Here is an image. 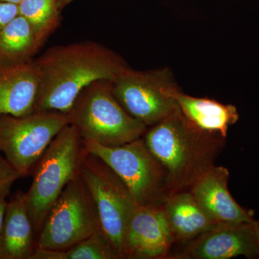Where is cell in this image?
Here are the masks:
<instances>
[{"instance_id":"cell-17","label":"cell","mask_w":259,"mask_h":259,"mask_svg":"<svg viewBox=\"0 0 259 259\" xmlns=\"http://www.w3.org/2000/svg\"><path fill=\"white\" fill-rule=\"evenodd\" d=\"M40 47L31 25L21 15L15 17L0 32V61L30 60Z\"/></svg>"},{"instance_id":"cell-18","label":"cell","mask_w":259,"mask_h":259,"mask_svg":"<svg viewBox=\"0 0 259 259\" xmlns=\"http://www.w3.org/2000/svg\"><path fill=\"white\" fill-rule=\"evenodd\" d=\"M118 252L100 229L83 241L64 250L35 248L30 259H118Z\"/></svg>"},{"instance_id":"cell-2","label":"cell","mask_w":259,"mask_h":259,"mask_svg":"<svg viewBox=\"0 0 259 259\" xmlns=\"http://www.w3.org/2000/svg\"><path fill=\"white\" fill-rule=\"evenodd\" d=\"M222 139L196 127L180 107L153 125L144 141L164 171V194L171 195L192 187L214 166Z\"/></svg>"},{"instance_id":"cell-26","label":"cell","mask_w":259,"mask_h":259,"mask_svg":"<svg viewBox=\"0 0 259 259\" xmlns=\"http://www.w3.org/2000/svg\"><path fill=\"white\" fill-rule=\"evenodd\" d=\"M258 224H259V221H258Z\"/></svg>"},{"instance_id":"cell-5","label":"cell","mask_w":259,"mask_h":259,"mask_svg":"<svg viewBox=\"0 0 259 259\" xmlns=\"http://www.w3.org/2000/svg\"><path fill=\"white\" fill-rule=\"evenodd\" d=\"M80 175L96 207L100 231L124 258L127 226L139 203L115 172L84 148Z\"/></svg>"},{"instance_id":"cell-14","label":"cell","mask_w":259,"mask_h":259,"mask_svg":"<svg viewBox=\"0 0 259 259\" xmlns=\"http://www.w3.org/2000/svg\"><path fill=\"white\" fill-rule=\"evenodd\" d=\"M35 231L27 206L26 194L18 192L7 204L0 241V259H30Z\"/></svg>"},{"instance_id":"cell-25","label":"cell","mask_w":259,"mask_h":259,"mask_svg":"<svg viewBox=\"0 0 259 259\" xmlns=\"http://www.w3.org/2000/svg\"><path fill=\"white\" fill-rule=\"evenodd\" d=\"M255 234H256V241L258 243V257H259V224L257 223L256 227H255Z\"/></svg>"},{"instance_id":"cell-15","label":"cell","mask_w":259,"mask_h":259,"mask_svg":"<svg viewBox=\"0 0 259 259\" xmlns=\"http://www.w3.org/2000/svg\"><path fill=\"white\" fill-rule=\"evenodd\" d=\"M163 209L177 241L194 239L219 223L209 217L190 191L168 196Z\"/></svg>"},{"instance_id":"cell-16","label":"cell","mask_w":259,"mask_h":259,"mask_svg":"<svg viewBox=\"0 0 259 259\" xmlns=\"http://www.w3.org/2000/svg\"><path fill=\"white\" fill-rule=\"evenodd\" d=\"M177 100L181 111L196 127L205 132L220 135L225 139L230 126L239 119L238 110L233 105L181 93Z\"/></svg>"},{"instance_id":"cell-6","label":"cell","mask_w":259,"mask_h":259,"mask_svg":"<svg viewBox=\"0 0 259 259\" xmlns=\"http://www.w3.org/2000/svg\"><path fill=\"white\" fill-rule=\"evenodd\" d=\"M98 229L100 228L96 207L79 172L70 181L51 207L35 248L66 250Z\"/></svg>"},{"instance_id":"cell-24","label":"cell","mask_w":259,"mask_h":259,"mask_svg":"<svg viewBox=\"0 0 259 259\" xmlns=\"http://www.w3.org/2000/svg\"><path fill=\"white\" fill-rule=\"evenodd\" d=\"M23 0H0V2H3V3H13V4L18 5L20 4Z\"/></svg>"},{"instance_id":"cell-12","label":"cell","mask_w":259,"mask_h":259,"mask_svg":"<svg viewBox=\"0 0 259 259\" xmlns=\"http://www.w3.org/2000/svg\"><path fill=\"white\" fill-rule=\"evenodd\" d=\"M230 174L212 166L191 187V193L207 214L219 223H253L250 212L241 207L228 190Z\"/></svg>"},{"instance_id":"cell-13","label":"cell","mask_w":259,"mask_h":259,"mask_svg":"<svg viewBox=\"0 0 259 259\" xmlns=\"http://www.w3.org/2000/svg\"><path fill=\"white\" fill-rule=\"evenodd\" d=\"M39 76L33 59L0 61V115L24 116L35 112Z\"/></svg>"},{"instance_id":"cell-3","label":"cell","mask_w":259,"mask_h":259,"mask_svg":"<svg viewBox=\"0 0 259 259\" xmlns=\"http://www.w3.org/2000/svg\"><path fill=\"white\" fill-rule=\"evenodd\" d=\"M66 114L69 124L77 130L81 139L103 146L127 144L140 139L147 128L121 106L108 80L87 87Z\"/></svg>"},{"instance_id":"cell-20","label":"cell","mask_w":259,"mask_h":259,"mask_svg":"<svg viewBox=\"0 0 259 259\" xmlns=\"http://www.w3.org/2000/svg\"><path fill=\"white\" fill-rule=\"evenodd\" d=\"M21 177V175L0 153V195L8 196L12 185Z\"/></svg>"},{"instance_id":"cell-23","label":"cell","mask_w":259,"mask_h":259,"mask_svg":"<svg viewBox=\"0 0 259 259\" xmlns=\"http://www.w3.org/2000/svg\"><path fill=\"white\" fill-rule=\"evenodd\" d=\"M73 0H57L58 5L60 10H62L66 5H69Z\"/></svg>"},{"instance_id":"cell-10","label":"cell","mask_w":259,"mask_h":259,"mask_svg":"<svg viewBox=\"0 0 259 259\" xmlns=\"http://www.w3.org/2000/svg\"><path fill=\"white\" fill-rule=\"evenodd\" d=\"M175 241L163 208L138 204L131 219L124 245V258L165 256Z\"/></svg>"},{"instance_id":"cell-4","label":"cell","mask_w":259,"mask_h":259,"mask_svg":"<svg viewBox=\"0 0 259 259\" xmlns=\"http://www.w3.org/2000/svg\"><path fill=\"white\" fill-rule=\"evenodd\" d=\"M83 152L77 130L68 124L59 131L33 169L27 206L35 231L40 232L49 211L68 183L79 175Z\"/></svg>"},{"instance_id":"cell-21","label":"cell","mask_w":259,"mask_h":259,"mask_svg":"<svg viewBox=\"0 0 259 259\" xmlns=\"http://www.w3.org/2000/svg\"><path fill=\"white\" fill-rule=\"evenodd\" d=\"M18 15V5L0 2V32Z\"/></svg>"},{"instance_id":"cell-7","label":"cell","mask_w":259,"mask_h":259,"mask_svg":"<svg viewBox=\"0 0 259 259\" xmlns=\"http://www.w3.org/2000/svg\"><path fill=\"white\" fill-rule=\"evenodd\" d=\"M67 115L58 111L0 115V153L21 175L28 176L63 127Z\"/></svg>"},{"instance_id":"cell-19","label":"cell","mask_w":259,"mask_h":259,"mask_svg":"<svg viewBox=\"0 0 259 259\" xmlns=\"http://www.w3.org/2000/svg\"><path fill=\"white\" fill-rule=\"evenodd\" d=\"M18 10L31 25L41 46L60 24L57 0H23Z\"/></svg>"},{"instance_id":"cell-9","label":"cell","mask_w":259,"mask_h":259,"mask_svg":"<svg viewBox=\"0 0 259 259\" xmlns=\"http://www.w3.org/2000/svg\"><path fill=\"white\" fill-rule=\"evenodd\" d=\"M112 92L126 112L153 125L179 108V93L166 71L143 72L125 68L112 81Z\"/></svg>"},{"instance_id":"cell-22","label":"cell","mask_w":259,"mask_h":259,"mask_svg":"<svg viewBox=\"0 0 259 259\" xmlns=\"http://www.w3.org/2000/svg\"><path fill=\"white\" fill-rule=\"evenodd\" d=\"M7 197L8 196L0 195V241H1L2 231H3V223H4V218L5 211H6Z\"/></svg>"},{"instance_id":"cell-8","label":"cell","mask_w":259,"mask_h":259,"mask_svg":"<svg viewBox=\"0 0 259 259\" xmlns=\"http://www.w3.org/2000/svg\"><path fill=\"white\" fill-rule=\"evenodd\" d=\"M82 144L85 151L115 172L138 203L156 204L164 194V171L141 138L117 146H103L85 139Z\"/></svg>"},{"instance_id":"cell-1","label":"cell","mask_w":259,"mask_h":259,"mask_svg":"<svg viewBox=\"0 0 259 259\" xmlns=\"http://www.w3.org/2000/svg\"><path fill=\"white\" fill-rule=\"evenodd\" d=\"M34 61L39 76L35 111L65 114L89 85L112 81L127 68L112 51L94 41L50 48Z\"/></svg>"},{"instance_id":"cell-11","label":"cell","mask_w":259,"mask_h":259,"mask_svg":"<svg viewBox=\"0 0 259 259\" xmlns=\"http://www.w3.org/2000/svg\"><path fill=\"white\" fill-rule=\"evenodd\" d=\"M258 221L218 223L191 242L181 255L182 258L228 259L258 257L255 234Z\"/></svg>"}]
</instances>
